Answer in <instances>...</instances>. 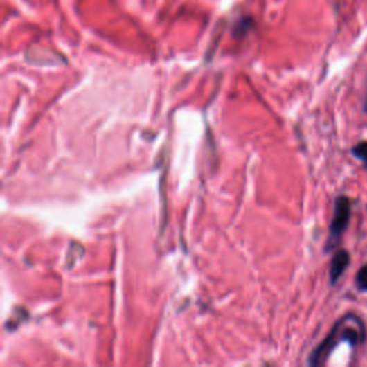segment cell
Masks as SVG:
<instances>
[{
    "label": "cell",
    "mask_w": 367,
    "mask_h": 367,
    "mask_svg": "<svg viewBox=\"0 0 367 367\" xmlns=\"http://www.w3.org/2000/svg\"><path fill=\"white\" fill-rule=\"evenodd\" d=\"M352 152H353V155H355L356 158H359V159L363 162L364 167H366V170H367V141L359 142L357 145L353 147Z\"/></svg>",
    "instance_id": "277c9868"
},
{
    "label": "cell",
    "mask_w": 367,
    "mask_h": 367,
    "mask_svg": "<svg viewBox=\"0 0 367 367\" xmlns=\"http://www.w3.org/2000/svg\"><path fill=\"white\" fill-rule=\"evenodd\" d=\"M355 281L359 292H367V264H364V266L357 271Z\"/></svg>",
    "instance_id": "5b68a950"
},
{
    "label": "cell",
    "mask_w": 367,
    "mask_h": 367,
    "mask_svg": "<svg viewBox=\"0 0 367 367\" xmlns=\"http://www.w3.org/2000/svg\"><path fill=\"white\" fill-rule=\"evenodd\" d=\"M349 316L344 317L341 320H339L334 325V329L330 332V334L325 337L319 348L312 353L309 363L310 364H320L323 363L325 359L329 357V355L337 348V344L341 341H349L350 344H359L363 340V324L361 321L356 325L349 324Z\"/></svg>",
    "instance_id": "6da1fadb"
},
{
    "label": "cell",
    "mask_w": 367,
    "mask_h": 367,
    "mask_svg": "<svg viewBox=\"0 0 367 367\" xmlns=\"http://www.w3.org/2000/svg\"><path fill=\"white\" fill-rule=\"evenodd\" d=\"M349 262H350V254L348 251L346 250L336 251V254L330 261V270H329L332 284H336L340 280L343 273L348 270Z\"/></svg>",
    "instance_id": "3957f363"
},
{
    "label": "cell",
    "mask_w": 367,
    "mask_h": 367,
    "mask_svg": "<svg viewBox=\"0 0 367 367\" xmlns=\"http://www.w3.org/2000/svg\"><path fill=\"white\" fill-rule=\"evenodd\" d=\"M350 201L348 197H337L334 201V213H333V220L330 222L329 227V237L328 242H325V251L334 250L337 247V244L341 238V235L346 233L350 222Z\"/></svg>",
    "instance_id": "7a4b0ae2"
}]
</instances>
